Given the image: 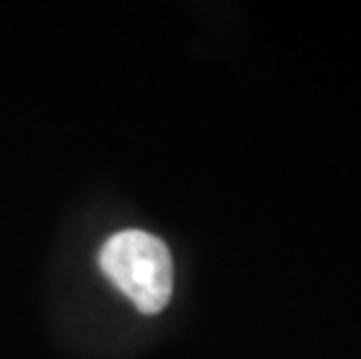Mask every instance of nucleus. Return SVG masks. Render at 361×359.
Listing matches in <instances>:
<instances>
[{"mask_svg": "<svg viewBox=\"0 0 361 359\" xmlns=\"http://www.w3.org/2000/svg\"><path fill=\"white\" fill-rule=\"evenodd\" d=\"M105 278L145 315H157L173 294V257L166 243L147 231H119L98 255Z\"/></svg>", "mask_w": 361, "mask_h": 359, "instance_id": "f257e3e1", "label": "nucleus"}]
</instances>
